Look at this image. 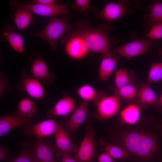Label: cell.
I'll return each mask as SVG.
<instances>
[{
  "instance_id": "obj_1",
  "label": "cell",
  "mask_w": 162,
  "mask_h": 162,
  "mask_svg": "<svg viewBox=\"0 0 162 162\" xmlns=\"http://www.w3.org/2000/svg\"><path fill=\"white\" fill-rule=\"evenodd\" d=\"M87 20H77V28H73L66 33L82 38L90 52L99 53L102 56L112 55L110 46L112 41L109 36L110 31L114 28L109 22L99 25L98 27L89 26Z\"/></svg>"
},
{
  "instance_id": "obj_2",
  "label": "cell",
  "mask_w": 162,
  "mask_h": 162,
  "mask_svg": "<svg viewBox=\"0 0 162 162\" xmlns=\"http://www.w3.org/2000/svg\"><path fill=\"white\" fill-rule=\"evenodd\" d=\"M122 147L128 153L142 159L152 158L157 153L158 142L156 137L149 133L131 130L120 136Z\"/></svg>"
},
{
  "instance_id": "obj_3",
  "label": "cell",
  "mask_w": 162,
  "mask_h": 162,
  "mask_svg": "<svg viewBox=\"0 0 162 162\" xmlns=\"http://www.w3.org/2000/svg\"><path fill=\"white\" fill-rule=\"evenodd\" d=\"M68 15L62 18L56 16L50 17L49 22L42 30L34 32V35L50 46L52 50L56 51L57 40L61 36L73 28L69 22Z\"/></svg>"
},
{
  "instance_id": "obj_4",
  "label": "cell",
  "mask_w": 162,
  "mask_h": 162,
  "mask_svg": "<svg viewBox=\"0 0 162 162\" xmlns=\"http://www.w3.org/2000/svg\"><path fill=\"white\" fill-rule=\"evenodd\" d=\"M9 5L12 8L26 9L43 16L50 17L61 14L68 15L70 14L68 6L65 3L49 6L34 3L23 4L16 0H11L10 2Z\"/></svg>"
},
{
  "instance_id": "obj_5",
  "label": "cell",
  "mask_w": 162,
  "mask_h": 162,
  "mask_svg": "<svg viewBox=\"0 0 162 162\" xmlns=\"http://www.w3.org/2000/svg\"><path fill=\"white\" fill-rule=\"evenodd\" d=\"M95 135L93 127L87 126L84 138L73 157L77 162H92L97 148Z\"/></svg>"
},
{
  "instance_id": "obj_6",
  "label": "cell",
  "mask_w": 162,
  "mask_h": 162,
  "mask_svg": "<svg viewBox=\"0 0 162 162\" xmlns=\"http://www.w3.org/2000/svg\"><path fill=\"white\" fill-rule=\"evenodd\" d=\"M24 132L29 136H34L37 138H42L55 135L62 127V123L50 119L39 122L34 125L25 126Z\"/></svg>"
},
{
  "instance_id": "obj_7",
  "label": "cell",
  "mask_w": 162,
  "mask_h": 162,
  "mask_svg": "<svg viewBox=\"0 0 162 162\" xmlns=\"http://www.w3.org/2000/svg\"><path fill=\"white\" fill-rule=\"evenodd\" d=\"M61 43L64 44L66 54L72 59H82L90 52L84 41L78 36L66 33Z\"/></svg>"
},
{
  "instance_id": "obj_8",
  "label": "cell",
  "mask_w": 162,
  "mask_h": 162,
  "mask_svg": "<svg viewBox=\"0 0 162 162\" xmlns=\"http://www.w3.org/2000/svg\"><path fill=\"white\" fill-rule=\"evenodd\" d=\"M121 102L120 99L115 95L103 97L96 104V117L101 121L112 117L118 112Z\"/></svg>"
},
{
  "instance_id": "obj_9",
  "label": "cell",
  "mask_w": 162,
  "mask_h": 162,
  "mask_svg": "<svg viewBox=\"0 0 162 162\" xmlns=\"http://www.w3.org/2000/svg\"><path fill=\"white\" fill-rule=\"evenodd\" d=\"M148 39H138L115 48L113 52L129 59L146 53L152 46Z\"/></svg>"
},
{
  "instance_id": "obj_10",
  "label": "cell",
  "mask_w": 162,
  "mask_h": 162,
  "mask_svg": "<svg viewBox=\"0 0 162 162\" xmlns=\"http://www.w3.org/2000/svg\"><path fill=\"white\" fill-rule=\"evenodd\" d=\"M127 2L118 1L107 4L100 11L95 14L97 19H103L109 22L123 16L129 10Z\"/></svg>"
},
{
  "instance_id": "obj_11",
  "label": "cell",
  "mask_w": 162,
  "mask_h": 162,
  "mask_svg": "<svg viewBox=\"0 0 162 162\" xmlns=\"http://www.w3.org/2000/svg\"><path fill=\"white\" fill-rule=\"evenodd\" d=\"M54 152V146L44 141L42 138H37L30 150L32 162H57L53 156Z\"/></svg>"
},
{
  "instance_id": "obj_12",
  "label": "cell",
  "mask_w": 162,
  "mask_h": 162,
  "mask_svg": "<svg viewBox=\"0 0 162 162\" xmlns=\"http://www.w3.org/2000/svg\"><path fill=\"white\" fill-rule=\"evenodd\" d=\"M16 88L25 92L30 97L36 99L42 98L44 95L43 88L40 81L22 73Z\"/></svg>"
},
{
  "instance_id": "obj_13",
  "label": "cell",
  "mask_w": 162,
  "mask_h": 162,
  "mask_svg": "<svg viewBox=\"0 0 162 162\" xmlns=\"http://www.w3.org/2000/svg\"><path fill=\"white\" fill-rule=\"evenodd\" d=\"M31 118L22 116L17 111L2 116L0 117V136L15 128L31 125Z\"/></svg>"
},
{
  "instance_id": "obj_14",
  "label": "cell",
  "mask_w": 162,
  "mask_h": 162,
  "mask_svg": "<svg viewBox=\"0 0 162 162\" xmlns=\"http://www.w3.org/2000/svg\"><path fill=\"white\" fill-rule=\"evenodd\" d=\"M54 136L55 152L57 155L62 156L76 153L78 148L71 142L63 127L58 130Z\"/></svg>"
},
{
  "instance_id": "obj_15",
  "label": "cell",
  "mask_w": 162,
  "mask_h": 162,
  "mask_svg": "<svg viewBox=\"0 0 162 162\" xmlns=\"http://www.w3.org/2000/svg\"><path fill=\"white\" fill-rule=\"evenodd\" d=\"M30 71L34 78L46 84L53 82L55 76L50 74L45 61L41 57L35 58L32 62Z\"/></svg>"
},
{
  "instance_id": "obj_16",
  "label": "cell",
  "mask_w": 162,
  "mask_h": 162,
  "mask_svg": "<svg viewBox=\"0 0 162 162\" xmlns=\"http://www.w3.org/2000/svg\"><path fill=\"white\" fill-rule=\"evenodd\" d=\"M87 102L82 101L73 111L65 124L67 130L70 133H74L85 120L87 112Z\"/></svg>"
},
{
  "instance_id": "obj_17",
  "label": "cell",
  "mask_w": 162,
  "mask_h": 162,
  "mask_svg": "<svg viewBox=\"0 0 162 162\" xmlns=\"http://www.w3.org/2000/svg\"><path fill=\"white\" fill-rule=\"evenodd\" d=\"M136 98L143 106H160L159 98L150 87V85L146 83L139 85Z\"/></svg>"
},
{
  "instance_id": "obj_18",
  "label": "cell",
  "mask_w": 162,
  "mask_h": 162,
  "mask_svg": "<svg viewBox=\"0 0 162 162\" xmlns=\"http://www.w3.org/2000/svg\"><path fill=\"white\" fill-rule=\"evenodd\" d=\"M121 56L115 53L113 56H102L99 67L98 77L102 81H106L120 61Z\"/></svg>"
},
{
  "instance_id": "obj_19",
  "label": "cell",
  "mask_w": 162,
  "mask_h": 162,
  "mask_svg": "<svg viewBox=\"0 0 162 162\" xmlns=\"http://www.w3.org/2000/svg\"><path fill=\"white\" fill-rule=\"evenodd\" d=\"M75 108V103L73 98L67 96L60 99L52 108L50 110L47 116H66L73 111Z\"/></svg>"
},
{
  "instance_id": "obj_20",
  "label": "cell",
  "mask_w": 162,
  "mask_h": 162,
  "mask_svg": "<svg viewBox=\"0 0 162 162\" xmlns=\"http://www.w3.org/2000/svg\"><path fill=\"white\" fill-rule=\"evenodd\" d=\"M2 31L1 37L2 41L6 40L15 50L22 53L24 50L23 39L19 34L14 32V28L10 27H4Z\"/></svg>"
},
{
  "instance_id": "obj_21",
  "label": "cell",
  "mask_w": 162,
  "mask_h": 162,
  "mask_svg": "<svg viewBox=\"0 0 162 162\" xmlns=\"http://www.w3.org/2000/svg\"><path fill=\"white\" fill-rule=\"evenodd\" d=\"M141 116L139 106L135 104H131L123 108L120 112V117L123 123L130 125L136 124Z\"/></svg>"
},
{
  "instance_id": "obj_22",
  "label": "cell",
  "mask_w": 162,
  "mask_h": 162,
  "mask_svg": "<svg viewBox=\"0 0 162 162\" xmlns=\"http://www.w3.org/2000/svg\"><path fill=\"white\" fill-rule=\"evenodd\" d=\"M77 93L83 101L96 103L102 98L106 95L102 92L98 91L89 84H84L79 87Z\"/></svg>"
},
{
  "instance_id": "obj_23",
  "label": "cell",
  "mask_w": 162,
  "mask_h": 162,
  "mask_svg": "<svg viewBox=\"0 0 162 162\" xmlns=\"http://www.w3.org/2000/svg\"><path fill=\"white\" fill-rule=\"evenodd\" d=\"M138 86L132 83L118 88H114L113 92L121 101L128 102L136 98L138 90Z\"/></svg>"
},
{
  "instance_id": "obj_24",
  "label": "cell",
  "mask_w": 162,
  "mask_h": 162,
  "mask_svg": "<svg viewBox=\"0 0 162 162\" xmlns=\"http://www.w3.org/2000/svg\"><path fill=\"white\" fill-rule=\"evenodd\" d=\"M99 143L105 151L113 159L125 160L128 157V153L122 147L110 143L102 139L99 140Z\"/></svg>"
},
{
  "instance_id": "obj_25",
  "label": "cell",
  "mask_w": 162,
  "mask_h": 162,
  "mask_svg": "<svg viewBox=\"0 0 162 162\" xmlns=\"http://www.w3.org/2000/svg\"><path fill=\"white\" fill-rule=\"evenodd\" d=\"M32 19L31 12L23 9H16L14 13V20L17 28L21 31L27 28Z\"/></svg>"
},
{
  "instance_id": "obj_26",
  "label": "cell",
  "mask_w": 162,
  "mask_h": 162,
  "mask_svg": "<svg viewBox=\"0 0 162 162\" xmlns=\"http://www.w3.org/2000/svg\"><path fill=\"white\" fill-rule=\"evenodd\" d=\"M17 111L22 116L30 118L36 116L37 113L34 103L28 98L20 100L18 105Z\"/></svg>"
},
{
  "instance_id": "obj_27",
  "label": "cell",
  "mask_w": 162,
  "mask_h": 162,
  "mask_svg": "<svg viewBox=\"0 0 162 162\" xmlns=\"http://www.w3.org/2000/svg\"><path fill=\"white\" fill-rule=\"evenodd\" d=\"M114 81L116 88L134 82L132 76L125 68H119L115 70Z\"/></svg>"
},
{
  "instance_id": "obj_28",
  "label": "cell",
  "mask_w": 162,
  "mask_h": 162,
  "mask_svg": "<svg viewBox=\"0 0 162 162\" xmlns=\"http://www.w3.org/2000/svg\"><path fill=\"white\" fill-rule=\"evenodd\" d=\"M162 81V62L153 63L149 68L146 83L150 85L152 83Z\"/></svg>"
},
{
  "instance_id": "obj_29",
  "label": "cell",
  "mask_w": 162,
  "mask_h": 162,
  "mask_svg": "<svg viewBox=\"0 0 162 162\" xmlns=\"http://www.w3.org/2000/svg\"><path fill=\"white\" fill-rule=\"evenodd\" d=\"M148 11L149 17L154 24L162 22V2L158 1L151 4Z\"/></svg>"
},
{
  "instance_id": "obj_30",
  "label": "cell",
  "mask_w": 162,
  "mask_h": 162,
  "mask_svg": "<svg viewBox=\"0 0 162 162\" xmlns=\"http://www.w3.org/2000/svg\"><path fill=\"white\" fill-rule=\"evenodd\" d=\"M7 162H32L30 149L28 147H23L17 156Z\"/></svg>"
},
{
  "instance_id": "obj_31",
  "label": "cell",
  "mask_w": 162,
  "mask_h": 162,
  "mask_svg": "<svg viewBox=\"0 0 162 162\" xmlns=\"http://www.w3.org/2000/svg\"><path fill=\"white\" fill-rule=\"evenodd\" d=\"M146 36L150 40L162 38V22L154 24Z\"/></svg>"
},
{
  "instance_id": "obj_32",
  "label": "cell",
  "mask_w": 162,
  "mask_h": 162,
  "mask_svg": "<svg viewBox=\"0 0 162 162\" xmlns=\"http://www.w3.org/2000/svg\"><path fill=\"white\" fill-rule=\"evenodd\" d=\"M74 8L81 12H85L90 10V2L88 0H75L73 5Z\"/></svg>"
},
{
  "instance_id": "obj_33",
  "label": "cell",
  "mask_w": 162,
  "mask_h": 162,
  "mask_svg": "<svg viewBox=\"0 0 162 162\" xmlns=\"http://www.w3.org/2000/svg\"><path fill=\"white\" fill-rule=\"evenodd\" d=\"M10 88L8 80L4 77V74L0 73V96L2 97L5 90H9Z\"/></svg>"
},
{
  "instance_id": "obj_34",
  "label": "cell",
  "mask_w": 162,
  "mask_h": 162,
  "mask_svg": "<svg viewBox=\"0 0 162 162\" xmlns=\"http://www.w3.org/2000/svg\"><path fill=\"white\" fill-rule=\"evenodd\" d=\"M97 160L98 162H115L114 159L105 152L98 155Z\"/></svg>"
},
{
  "instance_id": "obj_35",
  "label": "cell",
  "mask_w": 162,
  "mask_h": 162,
  "mask_svg": "<svg viewBox=\"0 0 162 162\" xmlns=\"http://www.w3.org/2000/svg\"><path fill=\"white\" fill-rule=\"evenodd\" d=\"M31 2L32 3L50 6L57 4V1L55 0H34Z\"/></svg>"
},
{
  "instance_id": "obj_36",
  "label": "cell",
  "mask_w": 162,
  "mask_h": 162,
  "mask_svg": "<svg viewBox=\"0 0 162 162\" xmlns=\"http://www.w3.org/2000/svg\"><path fill=\"white\" fill-rule=\"evenodd\" d=\"M9 151L8 149L0 147V160H2L7 158L8 156Z\"/></svg>"
},
{
  "instance_id": "obj_37",
  "label": "cell",
  "mask_w": 162,
  "mask_h": 162,
  "mask_svg": "<svg viewBox=\"0 0 162 162\" xmlns=\"http://www.w3.org/2000/svg\"><path fill=\"white\" fill-rule=\"evenodd\" d=\"M62 162H77L73 157L69 154H65L62 156Z\"/></svg>"
},
{
  "instance_id": "obj_38",
  "label": "cell",
  "mask_w": 162,
  "mask_h": 162,
  "mask_svg": "<svg viewBox=\"0 0 162 162\" xmlns=\"http://www.w3.org/2000/svg\"><path fill=\"white\" fill-rule=\"evenodd\" d=\"M160 106L162 107V93L159 98Z\"/></svg>"
},
{
  "instance_id": "obj_39",
  "label": "cell",
  "mask_w": 162,
  "mask_h": 162,
  "mask_svg": "<svg viewBox=\"0 0 162 162\" xmlns=\"http://www.w3.org/2000/svg\"><path fill=\"white\" fill-rule=\"evenodd\" d=\"M158 52L162 56V49L161 48L159 49L158 50Z\"/></svg>"
}]
</instances>
